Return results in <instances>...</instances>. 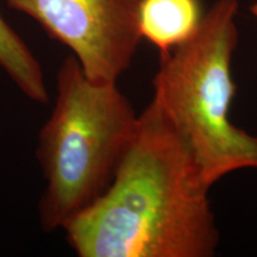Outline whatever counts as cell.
<instances>
[{
	"label": "cell",
	"instance_id": "cell-1",
	"mask_svg": "<svg viewBox=\"0 0 257 257\" xmlns=\"http://www.w3.org/2000/svg\"><path fill=\"white\" fill-rule=\"evenodd\" d=\"M210 188L152 100L108 187L62 230L80 257H210L219 242Z\"/></svg>",
	"mask_w": 257,
	"mask_h": 257
},
{
	"label": "cell",
	"instance_id": "cell-2",
	"mask_svg": "<svg viewBox=\"0 0 257 257\" xmlns=\"http://www.w3.org/2000/svg\"><path fill=\"white\" fill-rule=\"evenodd\" d=\"M138 115L117 82L88 79L73 55L56 74V99L38 135L46 187L38 205L44 232L63 229L108 187Z\"/></svg>",
	"mask_w": 257,
	"mask_h": 257
},
{
	"label": "cell",
	"instance_id": "cell-3",
	"mask_svg": "<svg viewBox=\"0 0 257 257\" xmlns=\"http://www.w3.org/2000/svg\"><path fill=\"white\" fill-rule=\"evenodd\" d=\"M237 11V0H217L186 43L160 55L153 82V100L210 187L234 170L257 168V137L230 119Z\"/></svg>",
	"mask_w": 257,
	"mask_h": 257
},
{
	"label": "cell",
	"instance_id": "cell-4",
	"mask_svg": "<svg viewBox=\"0 0 257 257\" xmlns=\"http://www.w3.org/2000/svg\"><path fill=\"white\" fill-rule=\"evenodd\" d=\"M69 48L88 79L117 82L142 36L140 0H5Z\"/></svg>",
	"mask_w": 257,
	"mask_h": 257
},
{
	"label": "cell",
	"instance_id": "cell-5",
	"mask_svg": "<svg viewBox=\"0 0 257 257\" xmlns=\"http://www.w3.org/2000/svg\"><path fill=\"white\" fill-rule=\"evenodd\" d=\"M204 15L199 0H140L138 21L144 40L165 55L187 42Z\"/></svg>",
	"mask_w": 257,
	"mask_h": 257
},
{
	"label": "cell",
	"instance_id": "cell-6",
	"mask_svg": "<svg viewBox=\"0 0 257 257\" xmlns=\"http://www.w3.org/2000/svg\"><path fill=\"white\" fill-rule=\"evenodd\" d=\"M0 69L23 94L37 104H47L49 93L40 62L19 35L0 14Z\"/></svg>",
	"mask_w": 257,
	"mask_h": 257
},
{
	"label": "cell",
	"instance_id": "cell-7",
	"mask_svg": "<svg viewBox=\"0 0 257 257\" xmlns=\"http://www.w3.org/2000/svg\"><path fill=\"white\" fill-rule=\"evenodd\" d=\"M250 11H251V14L257 18V0H255V2L252 3L251 8H250Z\"/></svg>",
	"mask_w": 257,
	"mask_h": 257
}]
</instances>
